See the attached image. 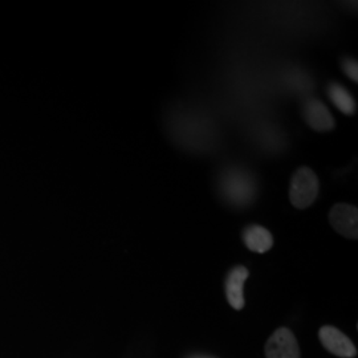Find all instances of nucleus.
Instances as JSON below:
<instances>
[{"label":"nucleus","instance_id":"nucleus-8","mask_svg":"<svg viewBox=\"0 0 358 358\" xmlns=\"http://www.w3.org/2000/svg\"><path fill=\"white\" fill-rule=\"evenodd\" d=\"M243 242L250 251L264 254L272 248L273 238L267 229L252 224L243 231Z\"/></svg>","mask_w":358,"mask_h":358},{"label":"nucleus","instance_id":"nucleus-4","mask_svg":"<svg viewBox=\"0 0 358 358\" xmlns=\"http://www.w3.org/2000/svg\"><path fill=\"white\" fill-rule=\"evenodd\" d=\"M322 346L334 356L341 358H355L357 356V348L353 341L332 325H324L319 331Z\"/></svg>","mask_w":358,"mask_h":358},{"label":"nucleus","instance_id":"nucleus-5","mask_svg":"<svg viewBox=\"0 0 358 358\" xmlns=\"http://www.w3.org/2000/svg\"><path fill=\"white\" fill-rule=\"evenodd\" d=\"M329 222L333 229L348 239H357L358 210L355 206L340 203L329 213Z\"/></svg>","mask_w":358,"mask_h":358},{"label":"nucleus","instance_id":"nucleus-1","mask_svg":"<svg viewBox=\"0 0 358 358\" xmlns=\"http://www.w3.org/2000/svg\"><path fill=\"white\" fill-rule=\"evenodd\" d=\"M220 192L230 205L244 207L255 198V179L242 169L234 167L222 176Z\"/></svg>","mask_w":358,"mask_h":358},{"label":"nucleus","instance_id":"nucleus-6","mask_svg":"<svg viewBox=\"0 0 358 358\" xmlns=\"http://www.w3.org/2000/svg\"><path fill=\"white\" fill-rule=\"evenodd\" d=\"M248 276H250L248 269L243 266H238L231 269L226 278V282H224L226 296L231 307L236 310L243 309L245 304L243 288L244 282H247Z\"/></svg>","mask_w":358,"mask_h":358},{"label":"nucleus","instance_id":"nucleus-3","mask_svg":"<svg viewBox=\"0 0 358 358\" xmlns=\"http://www.w3.org/2000/svg\"><path fill=\"white\" fill-rule=\"evenodd\" d=\"M266 357L300 358V346L294 332L282 327L272 333L266 344Z\"/></svg>","mask_w":358,"mask_h":358},{"label":"nucleus","instance_id":"nucleus-7","mask_svg":"<svg viewBox=\"0 0 358 358\" xmlns=\"http://www.w3.org/2000/svg\"><path fill=\"white\" fill-rule=\"evenodd\" d=\"M304 118L316 131H328L334 128V118L327 105L319 100H309L304 105Z\"/></svg>","mask_w":358,"mask_h":358},{"label":"nucleus","instance_id":"nucleus-9","mask_svg":"<svg viewBox=\"0 0 358 358\" xmlns=\"http://www.w3.org/2000/svg\"><path fill=\"white\" fill-rule=\"evenodd\" d=\"M328 96L331 99V101L334 103V106L343 112L346 115H353L356 112V101L353 99V96L348 92V90L337 84L332 83L328 87Z\"/></svg>","mask_w":358,"mask_h":358},{"label":"nucleus","instance_id":"nucleus-10","mask_svg":"<svg viewBox=\"0 0 358 358\" xmlns=\"http://www.w3.org/2000/svg\"><path fill=\"white\" fill-rule=\"evenodd\" d=\"M343 71L345 72L346 76L350 80H353V83H357L358 80V65L356 60L353 59H345L343 62Z\"/></svg>","mask_w":358,"mask_h":358},{"label":"nucleus","instance_id":"nucleus-11","mask_svg":"<svg viewBox=\"0 0 358 358\" xmlns=\"http://www.w3.org/2000/svg\"><path fill=\"white\" fill-rule=\"evenodd\" d=\"M189 358H213V357H208V356H192V357Z\"/></svg>","mask_w":358,"mask_h":358},{"label":"nucleus","instance_id":"nucleus-2","mask_svg":"<svg viewBox=\"0 0 358 358\" xmlns=\"http://www.w3.org/2000/svg\"><path fill=\"white\" fill-rule=\"evenodd\" d=\"M320 190L319 178L315 171L309 167H300L294 173L291 187H289V199L296 208H307L312 205Z\"/></svg>","mask_w":358,"mask_h":358}]
</instances>
